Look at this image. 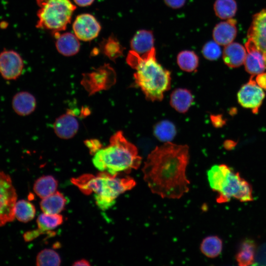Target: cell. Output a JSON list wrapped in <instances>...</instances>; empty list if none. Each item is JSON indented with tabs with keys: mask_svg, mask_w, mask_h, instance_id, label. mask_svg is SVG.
Listing matches in <instances>:
<instances>
[{
	"mask_svg": "<svg viewBox=\"0 0 266 266\" xmlns=\"http://www.w3.org/2000/svg\"><path fill=\"white\" fill-rule=\"evenodd\" d=\"M189 147L165 142L148 155L142 169L143 178L152 193L162 198L179 199L189 191L186 170Z\"/></svg>",
	"mask_w": 266,
	"mask_h": 266,
	"instance_id": "1",
	"label": "cell"
},
{
	"mask_svg": "<svg viewBox=\"0 0 266 266\" xmlns=\"http://www.w3.org/2000/svg\"><path fill=\"white\" fill-rule=\"evenodd\" d=\"M127 62L135 70V82L146 98L152 101L162 100L170 88L171 77L170 72L157 62L155 48L141 55L131 50Z\"/></svg>",
	"mask_w": 266,
	"mask_h": 266,
	"instance_id": "2",
	"label": "cell"
},
{
	"mask_svg": "<svg viewBox=\"0 0 266 266\" xmlns=\"http://www.w3.org/2000/svg\"><path fill=\"white\" fill-rule=\"evenodd\" d=\"M141 161L136 147L125 137L121 131L114 134L110 139L109 144L99 150L93 158V164L96 168L112 176L137 169Z\"/></svg>",
	"mask_w": 266,
	"mask_h": 266,
	"instance_id": "3",
	"label": "cell"
},
{
	"mask_svg": "<svg viewBox=\"0 0 266 266\" xmlns=\"http://www.w3.org/2000/svg\"><path fill=\"white\" fill-rule=\"evenodd\" d=\"M37 27L54 33L66 29L76 9L70 0H37Z\"/></svg>",
	"mask_w": 266,
	"mask_h": 266,
	"instance_id": "4",
	"label": "cell"
},
{
	"mask_svg": "<svg viewBox=\"0 0 266 266\" xmlns=\"http://www.w3.org/2000/svg\"><path fill=\"white\" fill-rule=\"evenodd\" d=\"M100 190L94 197L97 205L102 210L112 206L118 196L131 190L136 184L135 181L129 177L119 178L106 172H100Z\"/></svg>",
	"mask_w": 266,
	"mask_h": 266,
	"instance_id": "5",
	"label": "cell"
},
{
	"mask_svg": "<svg viewBox=\"0 0 266 266\" xmlns=\"http://www.w3.org/2000/svg\"><path fill=\"white\" fill-rule=\"evenodd\" d=\"M217 193L216 201L218 203L227 202L232 198H234L241 202L250 201L253 200L251 185L242 178L239 173L234 172L232 169L228 172Z\"/></svg>",
	"mask_w": 266,
	"mask_h": 266,
	"instance_id": "6",
	"label": "cell"
},
{
	"mask_svg": "<svg viewBox=\"0 0 266 266\" xmlns=\"http://www.w3.org/2000/svg\"><path fill=\"white\" fill-rule=\"evenodd\" d=\"M116 81L115 71L109 65L105 64L89 73L84 74L81 83L89 95H92L109 89Z\"/></svg>",
	"mask_w": 266,
	"mask_h": 266,
	"instance_id": "7",
	"label": "cell"
},
{
	"mask_svg": "<svg viewBox=\"0 0 266 266\" xmlns=\"http://www.w3.org/2000/svg\"><path fill=\"white\" fill-rule=\"evenodd\" d=\"M17 194L10 177L2 171L0 176V227L13 221Z\"/></svg>",
	"mask_w": 266,
	"mask_h": 266,
	"instance_id": "8",
	"label": "cell"
},
{
	"mask_svg": "<svg viewBox=\"0 0 266 266\" xmlns=\"http://www.w3.org/2000/svg\"><path fill=\"white\" fill-rule=\"evenodd\" d=\"M24 63L17 52L4 50L0 53V74L5 80L17 79L22 74Z\"/></svg>",
	"mask_w": 266,
	"mask_h": 266,
	"instance_id": "9",
	"label": "cell"
},
{
	"mask_svg": "<svg viewBox=\"0 0 266 266\" xmlns=\"http://www.w3.org/2000/svg\"><path fill=\"white\" fill-rule=\"evenodd\" d=\"M265 97L263 89L252 78L242 86L237 94L240 104L245 108L251 109L254 113L258 111Z\"/></svg>",
	"mask_w": 266,
	"mask_h": 266,
	"instance_id": "10",
	"label": "cell"
},
{
	"mask_svg": "<svg viewBox=\"0 0 266 266\" xmlns=\"http://www.w3.org/2000/svg\"><path fill=\"white\" fill-rule=\"evenodd\" d=\"M74 34L80 40L88 41L95 38L101 29L100 23L90 14L84 13L77 16L73 24Z\"/></svg>",
	"mask_w": 266,
	"mask_h": 266,
	"instance_id": "11",
	"label": "cell"
},
{
	"mask_svg": "<svg viewBox=\"0 0 266 266\" xmlns=\"http://www.w3.org/2000/svg\"><path fill=\"white\" fill-rule=\"evenodd\" d=\"M245 47L247 53L244 64L246 71L253 75L263 72L266 69V53L261 50L250 38L246 42Z\"/></svg>",
	"mask_w": 266,
	"mask_h": 266,
	"instance_id": "12",
	"label": "cell"
},
{
	"mask_svg": "<svg viewBox=\"0 0 266 266\" xmlns=\"http://www.w3.org/2000/svg\"><path fill=\"white\" fill-rule=\"evenodd\" d=\"M63 218L59 214H48L43 213L40 214L37 219L38 229L26 232L24 238L26 241H30L37 237L39 234L49 233L62 224Z\"/></svg>",
	"mask_w": 266,
	"mask_h": 266,
	"instance_id": "13",
	"label": "cell"
},
{
	"mask_svg": "<svg viewBox=\"0 0 266 266\" xmlns=\"http://www.w3.org/2000/svg\"><path fill=\"white\" fill-rule=\"evenodd\" d=\"M248 36L261 50L266 53V9L254 16Z\"/></svg>",
	"mask_w": 266,
	"mask_h": 266,
	"instance_id": "14",
	"label": "cell"
},
{
	"mask_svg": "<svg viewBox=\"0 0 266 266\" xmlns=\"http://www.w3.org/2000/svg\"><path fill=\"white\" fill-rule=\"evenodd\" d=\"M54 131L61 138L68 139L73 137L79 129L77 119L70 112L63 114L54 123Z\"/></svg>",
	"mask_w": 266,
	"mask_h": 266,
	"instance_id": "15",
	"label": "cell"
},
{
	"mask_svg": "<svg viewBox=\"0 0 266 266\" xmlns=\"http://www.w3.org/2000/svg\"><path fill=\"white\" fill-rule=\"evenodd\" d=\"M236 21L230 18L217 24L214 27L212 35L214 40L220 45H227L235 38L237 30Z\"/></svg>",
	"mask_w": 266,
	"mask_h": 266,
	"instance_id": "16",
	"label": "cell"
},
{
	"mask_svg": "<svg viewBox=\"0 0 266 266\" xmlns=\"http://www.w3.org/2000/svg\"><path fill=\"white\" fill-rule=\"evenodd\" d=\"M36 105L34 97L27 92L16 93L13 97L12 106L14 112L20 116L31 114L35 109Z\"/></svg>",
	"mask_w": 266,
	"mask_h": 266,
	"instance_id": "17",
	"label": "cell"
},
{
	"mask_svg": "<svg viewBox=\"0 0 266 266\" xmlns=\"http://www.w3.org/2000/svg\"><path fill=\"white\" fill-rule=\"evenodd\" d=\"M246 56L245 48L240 44L232 42L225 46L223 59L225 64L230 67H236L244 64Z\"/></svg>",
	"mask_w": 266,
	"mask_h": 266,
	"instance_id": "18",
	"label": "cell"
},
{
	"mask_svg": "<svg viewBox=\"0 0 266 266\" xmlns=\"http://www.w3.org/2000/svg\"><path fill=\"white\" fill-rule=\"evenodd\" d=\"M58 33H55L56 46L58 52L66 56H71L77 53L80 49V43L76 36L70 33L61 34Z\"/></svg>",
	"mask_w": 266,
	"mask_h": 266,
	"instance_id": "19",
	"label": "cell"
},
{
	"mask_svg": "<svg viewBox=\"0 0 266 266\" xmlns=\"http://www.w3.org/2000/svg\"><path fill=\"white\" fill-rule=\"evenodd\" d=\"M154 36L151 31H138L133 37L130 46L131 50L140 55L146 53L154 48Z\"/></svg>",
	"mask_w": 266,
	"mask_h": 266,
	"instance_id": "20",
	"label": "cell"
},
{
	"mask_svg": "<svg viewBox=\"0 0 266 266\" xmlns=\"http://www.w3.org/2000/svg\"><path fill=\"white\" fill-rule=\"evenodd\" d=\"M193 101L194 98L192 93L186 89H176L170 95L171 106L181 113H185L188 110Z\"/></svg>",
	"mask_w": 266,
	"mask_h": 266,
	"instance_id": "21",
	"label": "cell"
},
{
	"mask_svg": "<svg viewBox=\"0 0 266 266\" xmlns=\"http://www.w3.org/2000/svg\"><path fill=\"white\" fill-rule=\"evenodd\" d=\"M66 203V200L63 195L56 191L49 196L42 199L40 206L43 213L59 214L64 210Z\"/></svg>",
	"mask_w": 266,
	"mask_h": 266,
	"instance_id": "22",
	"label": "cell"
},
{
	"mask_svg": "<svg viewBox=\"0 0 266 266\" xmlns=\"http://www.w3.org/2000/svg\"><path fill=\"white\" fill-rule=\"evenodd\" d=\"M256 244L251 239H246L240 244L235 259L240 266H248L254 263Z\"/></svg>",
	"mask_w": 266,
	"mask_h": 266,
	"instance_id": "23",
	"label": "cell"
},
{
	"mask_svg": "<svg viewBox=\"0 0 266 266\" xmlns=\"http://www.w3.org/2000/svg\"><path fill=\"white\" fill-rule=\"evenodd\" d=\"M57 180L51 175L43 176L38 178L33 185L34 193L41 199L46 198L56 192Z\"/></svg>",
	"mask_w": 266,
	"mask_h": 266,
	"instance_id": "24",
	"label": "cell"
},
{
	"mask_svg": "<svg viewBox=\"0 0 266 266\" xmlns=\"http://www.w3.org/2000/svg\"><path fill=\"white\" fill-rule=\"evenodd\" d=\"M223 248V242L217 236H209L203 239L200 245L201 252L209 258H215L221 253Z\"/></svg>",
	"mask_w": 266,
	"mask_h": 266,
	"instance_id": "25",
	"label": "cell"
},
{
	"mask_svg": "<svg viewBox=\"0 0 266 266\" xmlns=\"http://www.w3.org/2000/svg\"><path fill=\"white\" fill-rule=\"evenodd\" d=\"M175 125L168 120L159 122L154 128V134L160 141L164 142H171L176 135Z\"/></svg>",
	"mask_w": 266,
	"mask_h": 266,
	"instance_id": "26",
	"label": "cell"
},
{
	"mask_svg": "<svg viewBox=\"0 0 266 266\" xmlns=\"http://www.w3.org/2000/svg\"><path fill=\"white\" fill-rule=\"evenodd\" d=\"M15 217L20 222H28L33 219L35 208L30 201L24 200L16 201L14 208Z\"/></svg>",
	"mask_w": 266,
	"mask_h": 266,
	"instance_id": "27",
	"label": "cell"
},
{
	"mask_svg": "<svg viewBox=\"0 0 266 266\" xmlns=\"http://www.w3.org/2000/svg\"><path fill=\"white\" fill-rule=\"evenodd\" d=\"M177 63L182 70L187 72L195 71L199 65V57L193 51L184 50L177 56Z\"/></svg>",
	"mask_w": 266,
	"mask_h": 266,
	"instance_id": "28",
	"label": "cell"
},
{
	"mask_svg": "<svg viewBox=\"0 0 266 266\" xmlns=\"http://www.w3.org/2000/svg\"><path fill=\"white\" fill-rule=\"evenodd\" d=\"M103 53L113 61L123 55L124 47L113 35L104 40L101 45Z\"/></svg>",
	"mask_w": 266,
	"mask_h": 266,
	"instance_id": "29",
	"label": "cell"
},
{
	"mask_svg": "<svg viewBox=\"0 0 266 266\" xmlns=\"http://www.w3.org/2000/svg\"><path fill=\"white\" fill-rule=\"evenodd\" d=\"M216 15L222 19H229L233 17L237 10L234 0H216L214 4Z\"/></svg>",
	"mask_w": 266,
	"mask_h": 266,
	"instance_id": "30",
	"label": "cell"
},
{
	"mask_svg": "<svg viewBox=\"0 0 266 266\" xmlns=\"http://www.w3.org/2000/svg\"><path fill=\"white\" fill-rule=\"evenodd\" d=\"M61 259L58 254L55 251L46 249L40 251L36 259L37 266H60Z\"/></svg>",
	"mask_w": 266,
	"mask_h": 266,
	"instance_id": "31",
	"label": "cell"
},
{
	"mask_svg": "<svg viewBox=\"0 0 266 266\" xmlns=\"http://www.w3.org/2000/svg\"><path fill=\"white\" fill-rule=\"evenodd\" d=\"M202 53L205 59L209 61H214L220 57L221 50L219 44L216 42L214 40L209 41L203 45Z\"/></svg>",
	"mask_w": 266,
	"mask_h": 266,
	"instance_id": "32",
	"label": "cell"
},
{
	"mask_svg": "<svg viewBox=\"0 0 266 266\" xmlns=\"http://www.w3.org/2000/svg\"><path fill=\"white\" fill-rule=\"evenodd\" d=\"M86 145L89 148L90 151L95 154L101 148L100 142L97 140H89L85 142Z\"/></svg>",
	"mask_w": 266,
	"mask_h": 266,
	"instance_id": "33",
	"label": "cell"
},
{
	"mask_svg": "<svg viewBox=\"0 0 266 266\" xmlns=\"http://www.w3.org/2000/svg\"><path fill=\"white\" fill-rule=\"evenodd\" d=\"M165 4L173 9H178L182 7L186 0H164Z\"/></svg>",
	"mask_w": 266,
	"mask_h": 266,
	"instance_id": "34",
	"label": "cell"
},
{
	"mask_svg": "<svg viewBox=\"0 0 266 266\" xmlns=\"http://www.w3.org/2000/svg\"><path fill=\"white\" fill-rule=\"evenodd\" d=\"M256 80V83L261 88L266 90V73L262 72L258 74Z\"/></svg>",
	"mask_w": 266,
	"mask_h": 266,
	"instance_id": "35",
	"label": "cell"
},
{
	"mask_svg": "<svg viewBox=\"0 0 266 266\" xmlns=\"http://www.w3.org/2000/svg\"><path fill=\"white\" fill-rule=\"evenodd\" d=\"M211 121L215 127H220L223 124L222 119L219 116H211Z\"/></svg>",
	"mask_w": 266,
	"mask_h": 266,
	"instance_id": "36",
	"label": "cell"
},
{
	"mask_svg": "<svg viewBox=\"0 0 266 266\" xmlns=\"http://www.w3.org/2000/svg\"><path fill=\"white\" fill-rule=\"evenodd\" d=\"M74 2L80 6H87L91 5L94 0H73Z\"/></svg>",
	"mask_w": 266,
	"mask_h": 266,
	"instance_id": "37",
	"label": "cell"
},
{
	"mask_svg": "<svg viewBox=\"0 0 266 266\" xmlns=\"http://www.w3.org/2000/svg\"><path fill=\"white\" fill-rule=\"evenodd\" d=\"M73 266H90V264L88 261L82 259L75 262L73 264Z\"/></svg>",
	"mask_w": 266,
	"mask_h": 266,
	"instance_id": "38",
	"label": "cell"
},
{
	"mask_svg": "<svg viewBox=\"0 0 266 266\" xmlns=\"http://www.w3.org/2000/svg\"><path fill=\"white\" fill-rule=\"evenodd\" d=\"M2 171H0V176L1 174L2 173Z\"/></svg>",
	"mask_w": 266,
	"mask_h": 266,
	"instance_id": "39",
	"label": "cell"
}]
</instances>
